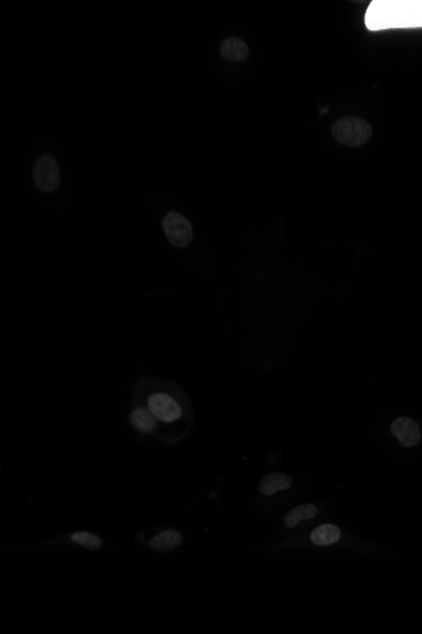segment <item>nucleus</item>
<instances>
[{
  "label": "nucleus",
  "instance_id": "6",
  "mask_svg": "<svg viewBox=\"0 0 422 634\" xmlns=\"http://www.w3.org/2000/svg\"><path fill=\"white\" fill-rule=\"evenodd\" d=\"M220 55L223 59L233 62H241L249 55L248 44L238 37H228L220 44Z\"/></svg>",
  "mask_w": 422,
  "mask_h": 634
},
{
  "label": "nucleus",
  "instance_id": "12",
  "mask_svg": "<svg viewBox=\"0 0 422 634\" xmlns=\"http://www.w3.org/2000/svg\"><path fill=\"white\" fill-rule=\"evenodd\" d=\"M71 540L75 543L80 545L82 547H86L89 549H99L102 547V542L99 537H96L93 533L89 532H76L71 536Z\"/></svg>",
  "mask_w": 422,
  "mask_h": 634
},
{
  "label": "nucleus",
  "instance_id": "8",
  "mask_svg": "<svg viewBox=\"0 0 422 634\" xmlns=\"http://www.w3.org/2000/svg\"><path fill=\"white\" fill-rule=\"evenodd\" d=\"M340 529L334 525H324L313 529L310 540L316 546H329L334 545L340 540Z\"/></svg>",
  "mask_w": 422,
  "mask_h": 634
},
{
  "label": "nucleus",
  "instance_id": "1",
  "mask_svg": "<svg viewBox=\"0 0 422 634\" xmlns=\"http://www.w3.org/2000/svg\"><path fill=\"white\" fill-rule=\"evenodd\" d=\"M331 134L336 142L344 146L360 147L371 139L373 128L363 118L349 116L339 118L333 124Z\"/></svg>",
  "mask_w": 422,
  "mask_h": 634
},
{
  "label": "nucleus",
  "instance_id": "7",
  "mask_svg": "<svg viewBox=\"0 0 422 634\" xmlns=\"http://www.w3.org/2000/svg\"><path fill=\"white\" fill-rule=\"evenodd\" d=\"M291 485L292 480L290 476L284 474H270L264 476L261 480L259 490L263 495H273L278 491L291 488Z\"/></svg>",
  "mask_w": 422,
  "mask_h": 634
},
{
  "label": "nucleus",
  "instance_id": "4",
  "mask_svg": "<svg viewBox=\"0 0 422 634\" xmlns=\"http://www.w3.org/2000/svg\"><path fill=\"white\" fill-rule=\"evenodd\" d=\"M148 408L153 416L162 422H175L182 414L180 405L166 394H153L152 396H149Z\"/></svg>",
  "mask_w": 422,
  "mask_h": 634
},
{
  "label": "nucleus",
  "instance_id": "11",
  "mask_svg": "<svg viewBox=\"0 0 422 634\" xmlns=\"http://www.w3.org/2000/svg\"><path fill=\"white\" fill-rule=\"evenodd\" d=\"M156 416L146 408H137L131 413V424L140 432H152L156 427Z\"/></svg>",
  "mask_w": 422,
  "mask_h": 634
},
{
  "label": "nucleus",
  "instance_id": "10",
  "mask_svg": "<svg viewBox=\"0 0 422 634\" xmlns=\"http://www.w3.org/2000/svg\"><path fill=\"white\" fill-rule=\"evenodd\" d=\"M316 514H318V508L313 504L300 505L284 516V525L288 528H293L302 520H310L316 517Z\"/></svg>",
  "mask_w": 422,
  "mask_h": 634
},
{
  "label": "nucleus",
  "instance_id": "5",
  "mask_svg": "<svg viewBox=\"0 0 422 634\" xmlns=\"http://www.w3.org/2000/svg\"><path fill=\"white\" fill-rule=\"evenodd\" d=\"M391 432L398 439L401 445L405 447H414L421 439V430L419 423L407 416L397 418L391 425Z\"/></svg>",
  "mask_w": 422,
  "mask_h": 634
},
{
  "label": "nucleus",
  "instance_id": "2",
  "mask_svg": "<svg viewBox=\"0 0 422 634\" xmlns=\"http://www.w3.org/2000/svg\"><path fill=\"white\" fill-rule=\"evenodd\" d=\"M163 232L175 247L185 248L192 241V226L189 219L177 211H169L162 222Z\"/></svg>",
  "mask_w": 422,
  "mask_h": 634
},
{
  "label": "nucleus",
  "instance_id": "3",
  "mask_svg": "<svg viewBox=\"0 0 422 634\" xmlns=\"http://www.w3.org/2000/svg\"><path fill=\"white\" fill-rule=\"evenodd\" d=\"M33 180L37 188L44 191L51 193L57 189L59 184V164L53 156L44 155L39 157L33 168Z\"/></svg>",
  "mask_w": 422,
  "mask_h": 634
},
{
  "label": "nucleus",
  "instance_id": "9",
  "mask_svg": "<svg viewBox=\"0 0 422 634\" xmlns=\"http://www.w3.org/2000/svg\"><path fill=\"white\" fill-rule=\"evenodd\" d=\"M181 542L182 537L180 533L176 531H165L149 540V546L157 552H167L180 546Z\"/></svg>",
  "mask_w": 422,
  "mask_h": 634
}]
</instances>
